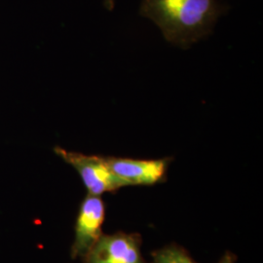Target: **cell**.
Returning a JSON list of instances; mask_svg holds the SVG:
<instances>
[{"mask_svg":"<svg viewBox=\"0 0 263 263\" xmlns=\"http://www.w3.org/2000/svg\"><path fill=\"white\" fill-rule=\"evenodd\" d=\"M224 11L218 0H142L140 14L155 23L169 43L186 50L212 33Z\"/></svg>","mask_w":263,"mask_h":263,"instance_id":"cell-1","label":"cell"},{"mask_svg":"<svg viewBox=\"0 0 263 263\" xmlns=\"http://www.w3.org/2000/svg\"><path fill=\"white\" fill-rule=\"evenodd\" d=\"M54 151L58 156L76 170L88 194L101 196L107 192H116L126 186L122 180L109 169L104 156L85 155L79 152L66 151L59 146L55 147Z\"/></svg>","mask_w":263,"mask_h":263,"instance_id":"cell-2","label":"cell"},{"mask_svg":"<svg viewBox=\"0 0 263 263\" xmlns=\"http://www.w3.org/2000/svg\"><path fill=\"white\" fill-rule=\"evenodd\" d=\"M113 174L126 186H152L167 180L173 157L161 159H135L104 156Z\"/></svg>","mask_w":263,"mask_h":263,"instance_id":"cell-3","label":"cell"},{"mask_svg":"<svg viewBox=\"0 0 263 263\" xmlns=\"http://www.w3.org/2000/svg\"><path fill=\"white\" fill-rule=\"evenodd\" d=\"M105 204L101 196L87 194L80 204L76 218V238L71 257L83 258L103 235Z\"/></svg>","mask_w":263,"mask_h":263,"instance_id":"cell-4","label":"cell"},{"mask_svg":"<svg viewBox=\"0 0 263 263\" xmlns=\"http://www.w3.org/2000/svg\"><path fill=\"white\" fill-rule=\"evenodd\" d=\"M141 238L137 233L116 232L102 235L83 257L84 263H147L141 252Z\"/></svg>","mask_w":263,"mask_h":263,"instance_id":"cell-5","label":"cell"},{"mask_svg":"<svg viewBox=\"0 0 263 263\" xmlns=\"http://www.w3.org/2000/svg\"><path fill=\"white\" fill-rule=\"evenodd\" d=\"M152 263H197L182 247L171 244L152 253Z\"/></svg>","mask_w":263,"mask_h":263,"instance_id":"cell-6","label":"cell"},{"mask_svg":"<svg viewBox=\"0 0 263 263\" xmlns=\"http://www.w3.org/2000/svg\"><path fill=\"white\" fill-rule=\"evenodd\" d=\"M236 260H237V256L235 254L230 252H226L218 263H236Z\"/></svg>","mask_w":263,"mask_h":263,"instance_id":"cell-7","label":"cell"},{"mask_svg":"<svg viewBox=\"0 0 263 263\" xmlns=\"http://www.w3.org/2000/svg\"><path fill=\"white\" fill-rule=\"evenodd\" d=\"M104 3L106 9L112 11L114 8V0H104Z\"/></svg>","mask_w":263,"mask_h":263,"instance_id":"cell-8","label":"cell"}]
</instances>
